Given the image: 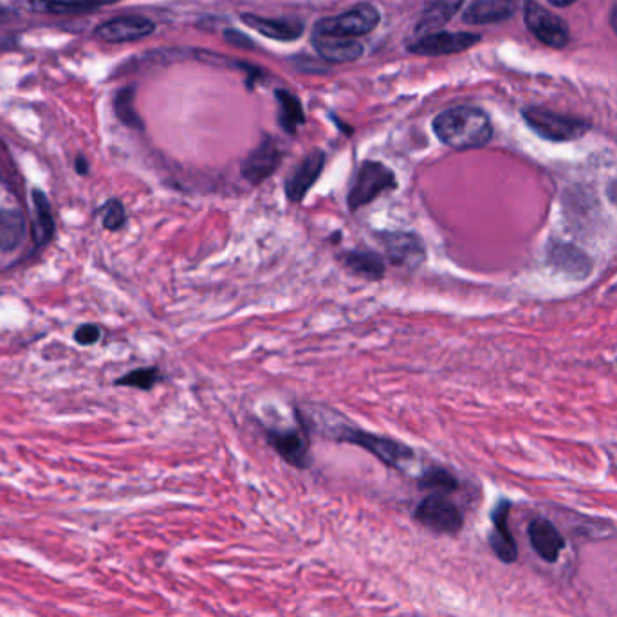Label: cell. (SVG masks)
<instances>
[{"label": "cell", "instance_id": "15", "mask_svg": "<svg viewBox=\"0 0 617 617\" xmlns=\"http://www.w3.org/2000/svg\"><path fill=\"white\" fill-rule=\"evenodd\" d=\"M528 536H529L531 547L544 561L547 563L558 561L565 547V540L559 535V531L554 528L552 521H549L547 518H535L529 524Z\"/></svg>", "mask_w": 617, "mask_h": 617}, {"label": "cell", "instance_id": "4", "mask_svg": "<svg viewBox=\"0 0 617 617\" xmlns=\"http://www.w3.org/2000/svg\"><path fill=\"white\" fill-rule=\"evenodd\" d=\"M524 118H526L528 125L540 137L549 139V141H556V143H561V141L580 139L589 130V123L580 120V118L558 114V112L540 109V107L526 109Z\"/></svg>", "mask_w": 617, "mask_h": 617}, {"label": "cell", "instance_id": "21", "mask_svg": "<svg viewBox=\"0 0 617 617\" xmlns=\"http://www.w3.org/2000/svg\"><path fill=\"white\" fill-rule=\"evenodd\" d=\"M343 264L354 274L366 278V280H382L385 276V271H387L383 257L375 251H370V250L347 251L343 255Z\"/></svg>", "mask_w": 617, "mask_h": 617}, {"label": "cell", "instance_id": "35", "mask_svg": "<svg viewBox=\"0 0 617 617\" xmlns=\"http://www.w3.org/2000/svg\"><path fill=\"white\" fill-rule=\"evenodd\" d=\"M610 24H612V29H613L615 35H617V3L613 4L612 13H610Z\"/></svg>", "mask_w": 617, "mask_h": 617}, {"label": "cell", "instance_id": "27", "mask_svg": "<svg viewBox=\"0 0 617 617\" xmlns=\"http://www.w3.org/2000/svg\"><path fill=\"white\" fill-rule=\"evenodd\" d=\"M161 379H163V375H161L159 368L149 366V368H137V370L125 374L123 377L118 379L116 385L132 387V389H139V390H152L161 382Z\"/></svg>", "mask_w": 617, "mask_h": 617}, {"label": "cell", "instance_id": "16", "mask_svg": "<svg viewBox=\"0 0 617 617\" xmlns=\"http://www.w3.org/2000/svg\"><path fill=\"white\" fill-rule=\"evenodd\" d=\"M549 264L559 273L573 278H587L592 271L590 258L576 246L567 243H551Z\"/></svg>", "mask_w": 617, "mask_h": 617}, {"label": "cell", "instance_id": "19", "mask_svg": "<svg viewBox=\"0 0 617 617\" xmlns=\"http://www.w3.org/2000/svg\"><path fill=\"white\" fill-rule=\"evenodd\" d=\"M513 12V0H477L464 13V20L467 24H495L509 19Z\"/></svg>", "mask_w": 617, "mask_h": 617}, {"label": "cell", "instance_id": "6", "mask_svg": "<svg viewBox=\"0 0 617 617\" xmlns=\"http://www.w3.org/2000/svg\"><path fill=\"white\" fill-rule=\"evenodd\" d=\"M415 520L420 526L439 535H455L462 529L464 518L459 507L443 495L426 497L415 509Z\"/></svg>", "mask_w": 617, "mask_h": 617}, {"label": "cell", "instance_id": "32", "mask_svg": "<svg viewBox=\"0 0 617 617\" xmlns=\"http://www.w3.org/2000/svg\"><path fill=\"white\" fill-rule=\"evenodd\" d=\"M76 172L80 175H87L89 174V161L83 158V156H78L76 158Z\"/></svg>", "mask_w": 617, "mask_h": 617}, {"label": "cell", "instance_id": "31", "mask_svg": "<svg viewBox=\"0 0 617 617\" xmlns=\"http://www.w3.org/2000/svg\"><path fill=\"white\" fill-rule=\"evenodd\" d=\"M78 3L89 6L92 12L96 10V8H102V6H107V4H114V3H120V0H78Z\"/></svg>", "mask_w": 617, "mask_h": 617}, {"label": "cell", "instance_id": "29", "mask_svg": "<svg viewBox=\"0 0 617 617\" xmlns=\"http://www.w3.org/2000/svg\"><path fill=\"white\" fill-rule=\"evenodd\" d=\"M102 224L109 231H120L127 224V210L121 201L111 199L102 206Z\"/></svg>", "mask_w": 617, "mask_h": 617}, {"label": "cell", "instance_id": "7", "mask_svg": "<svg viewBox=\"0 0 617 617\" xmlns=\"http://www.w3.org/2000/svg\"><path fill=\"white\" fill-rule=\"evenodd\" d=\"M377 241L383 244L390 264L397 267L417 269L426 260V248L417 233L379 231Z\"/></svg>", "mask_w": 617, "mask_h": 617}, {"label": "cell", "instance_id": "34", "mask_svg": "<svg viewBox=\"0 0 617 617\" xmlns=\"http://www.w3.org/2000/svg\"><path fill=\"white\" fill-rule=\"evenodd\" d=\"M549 3H551L552 6H558V8H567V6L575 4L576 0H549Z\"/></svg>", "mask_w": 617, "mask_h": 617}, {"label": "cell", "instance_id": "28", "mask_svg": "<svg viewBox=\"0 0 617 617\" xmlns=\"http://www.w3.org/2000/svg\"><path fill=\"white\" fill-rule=\"evenodd\" d=\"M33 204H35V212H36V220L38 226L42 229V236L43 241H51V236L55 235V217H53V210H51V203L47 199V196L40 189H33Z\"/></svg>", "mask_w": 617, "mask_h": 617}, {"label": "cell", "instance_id": "13", "mask_svg": "<svg viewBox=\"0 0 617 617\" xmlns=\"http://www.w3.org/2000/svg\"><path fill=\"white\" fill-rule=\"evenodd\" d=\"M325 166V154L321 150H314L309 156H305L300 165L289 174L286 179V196L291 203H302L309 189L316 184Z\"/></svg>", "mask_w": 617, "mask_h": 617}, {"label": "cell", "instance_id": "12", "mask_svg": "<svg viewBox=\"0 0 617 617\" xmlns=\"http://www.w3.org/2000/svg\"><path fill=\"white\" fill-rule=\"evenodd\" d=\"M481 40L479 35L473 33H432L422 36L419 42L410 45V51L424 57H443L455 55L469 50Z\"/></svg>", "mask_w": 617, "mask_h": 617}, {"label": "cell", "instance_id": "20", "mask_svg": "<svg viewBox=\"0 0 617 617\" xmlns=\"http://www.w3.org/2000/svg\"><path fill=\"white\" fill-rule=\"evenodd\" d=\"M26 239V217L19 210H0V251H15Z\"/></svg>", "mask_w": 617, "mask_h": 617}, {"label": "cell", "instance_id": "3", "mask_svg": "<svg viewBox=\"0 0 617 617\" xmlns=\"http://www.w3.org/2000/svg\"><path fill=\"white\" fill-rule=\"evenodd\" d=\"M335 439L340 443L354 444L358 448L366 450L377 460H382L385 466L394 469H403V464L413 459V450L403 444L401 441L375 436L359 428H351V426H342V428L335 434Z\"/></svg>", "mask_w": 617, "mask_h": 617}, {"label": "cell", "instance_id": "10", "mask_svg": "<svg viewBox=\"0 0 617 617\" xmlns=\"http://www.w3.org/2000/svg\"><path fill=\"white\" fill-rule=\"evenodd\" d=\"M154 33V22L141 17V15H125L116 17L94 31V36L107 43H125V42H135L145 38Z\"/></svg>", "mask_w": 617, "mask_h": 617}, {"label": "cell", "instance_id": "18", "mask_svg": "<svg viewBox=\"0 0 617 617\" xmlns=\"http://www.w3.org/2000/svg\"><path fill=\"white\" fill-rule=\"evenodd\" d=\"M460 6L462 0H426L417 24V33L424 36L437 33L439 27L446 26L455 13H459Z\"/></svg>", "mask_w": 617, "mask_h": 617}, {"label": "cell", "instance_id": "1", "mask_svg": "<svg viewBox=\"0 0 617 617\" xmlns=\"http://www.w3.org/2000/svg\"><path fill=\"white\" fill-rule=\"evenodd\" d=\"M434 132L453 150L486 147L493 137V127L486 112L474 107H455L434 120Z\"/></svg>", "mask_w": 617, "mask_h": 617}, {"label": "cell", "instance_id": "30", "mask_svg": "<svg viewBox=\"0 0 617 617\" xmlns=\"http://www.w3.org/2000/svg\"><path fill=\"white\" fill-rule=\"evenodd\" d=\"M102 338V330L98 325H92V323H85L81 327L76 328L74 332V340L80 343V345H94V343H98Z\"/></svg>", "mask_w": 617, "mask_h": 617}, {"label": "cell", "instance_id": "11", "mask_svg": "<svg viewBox=\"0 0 617 617\" xmlns=\"http://www.w3.org/2000/svg\"><path fill=\"white\" fill-rule=\"evenodd\" d=\"M526 24L529 31L549 47H565L568 42V29L565 22L536 3H528Z\"/></svg>", "mask_w": 617, "mask_h": 617}, {"label": "cell", "instance_id": "25", "mask_svg": "<svg viewBox=\"0 0 617 617\" xmlns=\"http://www.w3.org/2000/svg\"><path fill=\"white\" fill-rule=\"evenodd\" d=\"M419 488L420 490H434L441 493H451L455 490H459V481L453 477V474L444 469V467H428L419 479Z\"/></svg>", "mask_w": 617, "mask_h": 617}, {"label": "cell", "instance_id": "9", "mask_svg": "<svg viewBox=\"0 0 617 617\" xmlns=\"http://www.w3.org/2000/svg\"><path fill=\"white\" fill-rule=\"evenodd\" d=\"M280 163H282L280 149L276 147V143L271 137H264L260 141V145L255 147L248 154V158L243 161L241 174L250 184L258 186L278 170Z\"/></svg>", "mask_w": 617, "mask_h": 617}, {"label": "cell", "instance_id": "8", "mask_svg": "<svg viewBox=\"0 0 617 617\" xmlns=\"http://www.w3.org/2000/svg\"><path fill=\"white\" fill-rule=\"evenodd\" d=\"M379 22V12L372 4H358L340 17L320 20L314 27L318 33L343 38H356L370 33Z\"/></svg>", "mask_w": 617, "mask_h": 617}, {"label": "cell", "instance_id": "17", "mask_svg": "<svg viewBox=\"0 0 617 617\" xmlns=\"http://www.w3.org/2000/svg\"><path fill=\"white\" fill-rule=\"evenodd\" d=\"M314 50L328 62H352L363 55V45L354 38H343L314 31Z\"/></svg>", "mask_w": 617, "mask_h": 617}, {"label": "cell", "instance_id": "24", "mask_svg": "<svg viewBox=\"0 0 617 617\" xmlns=\"http://www.w3.org/2000/svg\"><path fill=\"white\" fill-rule=\"evenodd\" d=\"M24 3L31 12L45 15H80L92 12L78 0H24Z\"/></svg>", "mask_w": 617, "mask_h": 617}, {"label": "cell", "instance_id": "5", "mask_svg": "<svg viewBox=\"0 0 617 617\" xmlns=\"http://www.w3.org/2000/svg\"><path fill=\"white\" fill-rule=\"evenodd\" d=\"M295 415L298 417L297 428L266 430V439L269 446L289 466L307 469L311 466V439L307 432V424L302 419L300 412H295Z\"/></svg>", "mask_w": 617, "mask_h": 617}, {"label": "cell", "instance_id": "26", "mask_svg": "<svg viewBox=\"0 0 617 617\" xmlns=\"http://www.w3.org/2000/svg\"><path fill=\"white\" fill-rule=\"evenodd\" d=\"M114 112L118 116V120L130 127V128H135V130H143L145 125H143V120L139 118V114L135 112L134 109V89L132 87H127V89H121L118 94H116V100H114Z\"/></svg>", "mask_w": 617, "mask_h": 617}, {"label": "cell", "instance_id": "22", "mask_svg": "<svg viewBox=\"0 0 617 617\" xmlns=\"http://www.w3.org/2000/svg\"><path fill=\"white\" fill-rule=\"evenodd\" d=\"M243 20L253 27L257 33L273 38V40H283L289 42L295 40L302 35L304 27L295 22H286V20H271V19H262L257 15H244Z\"/></svg>", "mask_w": 617, "mask_h": 617}, {"label": "cell", "instance_id": "14", "mask_svg": "<svg viewBox=\"0 0 617 617\" xmlns=\"http://www.w3.org/2000/svg\"><path fill=\"white\" fill-rule=\"evenodd\" d=\"M509 511L511 504L500 500L491 513L493 533L490 535V545L502 563H514L518 558V547L509 529Z\"/></svg>", "mask_w": 617, "mask_h": 617}, {"label": "cell", "instance_id": "23", "mask_svg": "<svg viewBox=\"0 0 617 617\" xmlns=\"http://www.w3.org/2000/svg\"><path fill=\"white\" fill-rule=\"evenodd\" d=\"M276 100H278V107H280L278 123L283 130L293 135L298 130V127L305 123V114H304L302 104L297 96H293V94L288 90H278Z\"/></svg>", "mask_w": 617, "mask_h": 617}, {"label": "cell", "instance_id": "2", "mask_svg": "<svg viewBox=\"0 0 617 617\" xmlns=\"http://www.w3.org/2000/svg\"><path fill=\"white\" fill-rule=\"evenodd\" d=\"M397 188L396 174L383 163L365 161L354 175L352 186L347 196V206L351 212H358L363 206L374 203L392 189Z\"/></svg>", "mask_w": 617, "mask_h": 617}, {"label": "cell", "instance_id": "33", "mask_svg": "<svg viewBox=\"0 0 617 617\" xmlns=\"http://www.w3.org/2000/svg\"><path fill=\"white\" fill-rule=\"evenodd\" d=\"M608 199L617 206V181L610 182V186H608Z\"/></svg>", "mask_w": 617, "mask_h": 617}]
</instances>
